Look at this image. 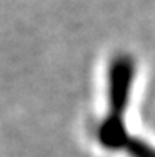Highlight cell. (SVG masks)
<instances>
[{
  "mask_svg": "<svg viewBox=\"0 0 155 157\" xmlns=\"http://www.w3.org/2000/svg\"><path fill=\"white\" fill-rule=\"evenodd\" d=\"M136 65L130 56H117L108 70L105 113L95 125V141L109 152H125L130 157H155V147L130 128V111Z\"/></svg>",
  "mask_w": 155,
  "mask_h": 157,
  "instance_id": "obj_1",
  "label": "cell"
}]
</instances>
